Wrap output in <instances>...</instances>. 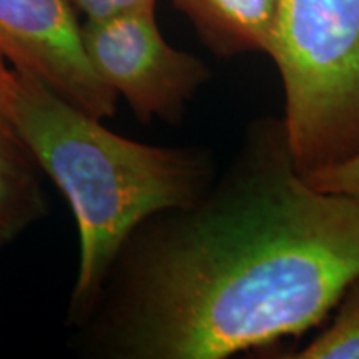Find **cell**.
Listing matches in <instances>:
<instances>
[{"label": "cell", "instance_id": "cell-10", "mask_svg": "<svg viewBox=\"0 0 359 359\" xmlns=\"http://www.w3.org/2000/svg\"><path fill=\"white\" fill-rule=\"evenodd\" d=\"M0 170L20 177H39L40 173L37 160L2 115V111H0Z\"/></svg>", "mask_w": 359, "mask_h": 359}, {"label": "cell", "instance_id": "cell-6", "mask_svg": "<svg viewBox=\"0 0 359 359\" xmlns=\"http://www.w3.org/2000/svg\"><path fill=\"white\" fill-rule=\"evenodd\" d=\"M215 53L271 50L280 0H173Z\"/></svg>", "mask_w": 359, "mask_h": 359}, {"label": "cell", "instance_id": "cell-4", "mask_svg": "<svg viewBox=\"0 0 359 359\" xmlns=\"http://www.w3.org/2000/svg\"><path fill=\"white\" fill-rule=\"evenodd\" d=\"M80 30L92 69L143 123L154 118L178 122L187 103L210 79L198 57L163 39L155 11L85 20Z\"/></svg>", "mask_w": 359, "mask_h": 359}, {"label": "cell", "instance_id": "cell-11", "mask_svg": "<svg viewBox=\"0 0 359 359\" xmlns=\"http://www.w3.org/2000/svg\"><path fill=\"white\" fill-rule=\"evenodd\" d=\"M85 20H107L135 12L155 11L156 0H67Z\"/></svg>", "mask_w": 359, "mask_h": 359}, {"label": "cell", "instance_id": "cell-7", "mask_svg": "<svg viewBox=\"0 0 359 359\" xmlns=\"http://www.w3.org/2000/svg\"><path fill=\"white\" fill-rule=\"evenodd\" d=\"M47 206L39 177H20L0 170V248L43 218Z\"/></svg>", "mask_w": 359, "mask_h": 359}, {"label": "cell", "instance_id": "cell-2", "mask_svg": "<svg viewBox=\"0 0 359 359\" xmlns=\"http://www.w3.org/2000/svg\"><path fill=\"white\" fill-rule=\"evenodd\" d=\"M0 111L75 215L80 262L69 321L82 326L135 228L195 205L212 187V165L190 148L120 137L32 75L8 69L2 57Z\"/></svg>", "mask_w": 359, "mask_h": 359}, {"label": "cell", "instance_id": "cell-8", "mask_svg": "<svg viewBox=\"0 0 359 359\" xmlns=\"http://www.w3.org/2000/svg\"><path fill=\"white\" fill-rule=\"evenodd\" d=\"M333 323L308 346L285 358L359 359V276L344 291Z\"/></svg>", "mask_w": 359, "mask_h": 359}, {"label": "cell", "instance_id": "cell-3", "mask_svg": "<svg viewBox=\"0 0 359 359\" xmlns=\"http://www.w3.org/2000/svg\"><path fill=\"white\" fill-rule=\"evenodd\" d=\"M269 57L285 130L303 175L359 150V0H280Z\"/></svg>", "mask_w": 359, "mask_h": 359}, {"label": "cell", "instance_id": "cell-9", "mask_svg": "<svg viewBox=\"0 0 359 359\" xmlns=\"http://www.w3.org/2000/svg\"><path fill=\"white\" fill-rule=\"evenodd\" d=\"M321 191L346 195L359 201V150L341 161L304 175Z\"/></svg>", "mask_w": 359, "mask_h": 359}, {"label": "cell", "instance_id": "cell-5", "mask_svg": "<svg viewBox=\"0 0 359 359\" xmlns=\"http://www.w3.org/2000/svg\"><path fill=\"white\" fill-rule=\"evenodd\" d=\"M80 27L67 0H0V57L77 109L109 118L118 95L90 65Z\"/></svg>", "mask_w": 359, "mask_h": 359}, {"label": "cell", "instance_id": "cell-1", "mask_svg": "<svg viewBox=\"0 0 359 359\" xmlns=\"http://www.w3.org/2000/svg\"><path fill=\"white\" fill-rule=\"evenodd\" d=\"M358 276L359 201L314 188L268 125L195 205L135 228L93 339L110 358H228L320 325Z\"/></svg>", "mask_w": 359, "mask_h": 359}]
</instances>
